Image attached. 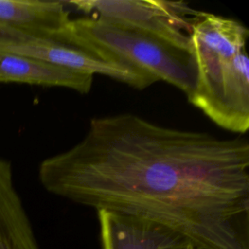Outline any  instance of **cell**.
<instances>
[{"label":"cell","mask_w":249,"mask_h":249,"mask_svg":"<svg viewBox=\"0 0 249 249\" xmlns=\"http://www.w3.org/2000/svg\"><path fill=\"white\" fill-rule=\"evenodd\" d=\"M51 194L148 220L195 249H249V143L122 113L92 118L85 136L45 159Z\"/></svg>","instance_id":"cell-1"},{"label":"cell","mask_w":249,"mask_h":249,"mask_svg":"<svg viewBox=\"0 0 249 249\" xmlns=\"http://www.w3.org/2000/svg\"><path fill=\"white\" fill-rule=\"evenodd\" d=\"M177 249H195V248L193 247V245H192L191 243H186V244L180 246V247L177 248Z\"/></svg>","instance_id":"cell-11"},{"label":"cell","mask_w":249,"mask_h":249,"mask_svg":"<svg viewBox=\"0 0 249 249\" xmlns=\"http://www.w3.org/2000/svg\"><path fill=\"white\" fill-rule=\"evenodd\" d=\"M0 52L31 57L78 73L107 76L137 89L158 82L137 69L100 59L83 50L53 40L31 37L18 41H0Z\"/></svg>","instance_id":"cell-5"},{"label":"cell","mask_w":249,"mask_h":249,"mask_svg":"<svg viewBox=\"0 0 249 249\" xmlns=\"http://www.w3.org/2000/svg\"><path fill=\"white\" fill-rule=\"evenodd\" d=\"M102 249H177L190 243L175 231L157 223L98 210Z\"/></svg>","instance_id":"cell-6"},{"label":"cell","mask_w":249,"mask_h":249,"mask_svg":"<svg viewBox=\"0 0 249 249\" xmlns=\"http://www.w3.org/2000/svg\"><path fill=\"white\" fill-rule=\"evenodd\" d=\"M248 38L241 22L204 12L190 32L196 81L188 100L216 124L236 133L249 128Z\"/></svg>","instance_id":"cell-2"},{"label":"cell","mask_w":249,"mask_h":249,"mask_svg":"<svg viewBox=\"0 0 249 249\" xmlns=\"http://www.w3.org/2000/svg\"><path fill=\"white\" fill-rule=\"evenodd\" d=\"M0 83L59 87L88 93L93 76L61 68L38 59L0 52Z\"/></svg>","instance_id":"cell-8"},{"label":"cell","mask_w":249,"mask_h":249,"mask_svg":"<svg viewBox=\"0 0 249 249\" xmlns=\"http://www.w3.org/2000/svg\"><path fill=\"white\" fill-rule=\"evenodd\" d=\"M0 249H40L16 190L10 161L0 157Z\"/></svg>","instance_id":"cell-9"},{"label":"cell","mask_w":249,"mask_h":249,"mask_svg":"<svg viewBox=\"0 0 249 249\" xmlns=\"http://www.w3.org/2000/svg\"><path fill=\"white\" fill-rule=\"evenodd\" d=\"M31 38L12 27L0 23V41H18Z\"/></svg>","instance_id":"cell-10"},{"label":"cell","mask_w":249,"mask_h":249,"mask_svg":"<svg viewBox=\"0 0 249 249\" xmlns=\"http://www.w3.org/2000/svg\"><path fill=\"white\" fill-rule=\"evenodd\" d=\"M67 5L90 17L107 19L191 51V26L199 12L185 2L163 0H74Z\"/></svg>","instance_id":"cell-4"},{"label":"cell","mask_w":249,"mask_h":249,"mask_svg":"<svg viewBox=\"0 0 249 249\" xmlns=\"http://www.w3.org/2000/svg\"><path fill=\"white\" fill-rule=\"evenodd\" d=\"M70 21L65 1L0 0V23L30 37L59 42Z\"/></svg>","instance_id":"cell-7"},{"label":"cell","mask_w":249,"mask_h":249,"mask_svg":"<svg viewBox=\"0 0 249 249\" xmlns=\"http://www.w3.org/2000/svg\"><path fill=\"white\" fill-rule=\"evenodd\" d=\"M59 42L149 74L176 87L187 97L195 89L196 68L192 52L140 30L86 16L71 19Z\"/></svg>","instance_id":"cell-3"}]
</instances>
